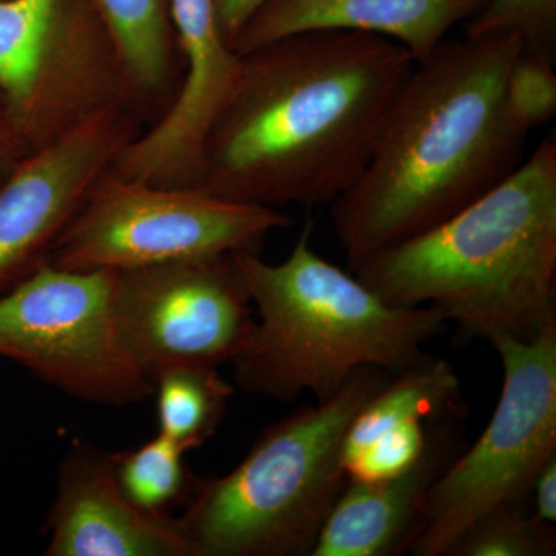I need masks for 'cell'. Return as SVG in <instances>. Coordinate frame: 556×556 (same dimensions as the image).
<instances>
[{
    "label": "cell",
    "mask_w": 556,
    "mask_h": 556,
    "mask_svg": "<svg viewBox=\"0 0 556 556\" xmlns=\"http://www.w3.org/2000/svg\"><path fill=\"white\" fill-rule=\"evenodd\" d=\"M239 56L189 188L273 208L331 206L353 188L416 64L401 43L357 31L302 33Z\"/></svg>",
    "instance_id": "6da1fadb"
},
{
    "label": "cell",
    "mask_w": 556,
    "mask_h": 556,
    "mask_svg": "<svg viewBox=\"0 0 556 556\" xmlns=\"http://www.w3.org/2000/svg\"><path fill=\"white\" fill-rule=\"evenodd\" d=\"M519 51L517 36H466L416 62L367 167L331 204L351 270L481 199L525 161L529 134L504 101Z\"/></svg>",
    "instance_id": "7a4b0ae2"
},
{
    "label": "cell",
    "mask_w": 556,
    "mask_h": 556,
    "mask_svg": "<svg viewBox=\"0 0 556 556\" xmlns=\"http://www.w3.org/2000/svg\"><path fill=\"white\" fill-rule=\"evenodd\" d=\"M394 306H431L460 338L530 342L556 325V141L415 237L351 270Z\"/></svg>",
    "instance_id": "3957f363"
},
{
    "label": "cell",
    "mask_w": 556,
    "mask_h": 556,
    "mask_svg": "<svg viewBox=\"0 0 556 556\" xmlns=\"http://www.w3.org/2000/svg\"><path fill=\"white\" fill-rule=\"evenodd\" d=\"M306 222L291 254L268 263L260 252H236L255 311V327L230 362L233 382L278 402L311 393L325 402L357 369L396 376L430 358L424 345L447 320L431 306L404 308L380 299L353 273L321 257Z\"/></svg>",
    "instance_id": "277c9868"
},
{
    "label": "cell",
    "mask_w": 556,
    "mask_h": 556,
    "mask_svg": "<svg viewBox=\"0 0 556 556\" xmlns=\"http://www.w3.org/2000/svg\"><path fill=\"white\" fill-rule=\"evenodd\" d=\"M391 378L357 369L336 396L265 428L228 473L200 479L177 518L189 556H311L350 479L348 428Z\"/></svg>",
    "instance_id": "5b68a950"
},
{
    "label": "cell",
    "mask_w": 556,
    "mask_h": 556,
    "mask_svg": "<svg viewBox=\"0 0 556 556\" xmlns=\"http://www.w3.org/2000/svg\"><path fill=\"white\" fill-rule=\"evenodd\" d=\"M0 97L30 153L109 110L149 118L94 0H0Z\"/></svg>",
    "instance_id": "8992f818"
},
{
    "label": "cell",
    "mask_w": 556,
    "mask_h": 556,
    "mask_svg": "<svg viewBox=\"0 0 556 556\" xmlns=\"http://www.w3.org/2000/svg\"><path fill=\"white\" fill-rule=\"evenodd\" d=\"M291 225L280 208L149 185L108 169L54 241L47 263L67 270H124L260 252L274 230Z\"/></svg>",
    "instance_id": "52a82bcc"
},
{
    "label": "cell",
    "mask_w": 556,
    "mask_h": 556,
    "mask_svg": "<svg viewBox=\"0 0 556 556\" xmlns=\"http://www.w3.org/2000/svg\"><path fill=\"white\" fill-rule=\"evenodd\" d=\"M495 350L504 372L495 413L431 486L412 555L448 556L479 515L506 504L530 507L533 479L556 455V325Z\"/></svg>",
    "instance_id": "ba28073f"
},
{
    "label": "cell",
    "mask_w": 556,
    "mask_h": 556,
    "mask_svg": "<svg viewBox=\"0 0 556 556\" xmlns=\"http://www.w3.org/2000/svg\"><path fill=\"white\" fill-rule=\"evenodd\" d=\"M0 357L70 396L126 407L152 383L121 343L115 270H67L42 263L0 295Z\"/></svg>",
    "instance_id": "9c48e42d"
},
{
    "label": "cell",
    "mask_w": 556,
    "mask_h": 556,
    "mask_svg": "<svg viewBox=\"0 0 556 556\" xmlns=\"http://www.w3.org/2000/svg\"><path fill=\"white\" fill-rule=\"evenodd\" d=\"M115 317L124 350L150 383L177 365L230 364L255 327L233 254L115 270Z\"/></svg>",
    "instance_id": "30bf717a"
},
{
    "label": "cell",
    "mask_w": 556,
    "mask_h": 556,
    "mask_svg": "<svg viewBox=\"0 0 556 556\" xmlns=\"http://www.w3.org/2000/svg\"><path fill=\"white\" fill-rule=\"evenodd\" d=\"M134 110L113 109L28 153L0 186V292L47 262L91 186L144 130Z\"/></svg>",
    "instance_id": "8fae6325"
},
{
    "label": "cell",
    "mask_w": 556,
    "mask_h": 556,
    "mask_svg": "<svg viewBox=\"0 0 556 556\" xmlns=\"http://www.w3.org/2000/svg\"><path fill=\"white\" fill-rule=\"evenodd\" d=\"M47 556H189L178 519L135 506L110 453L75 441L47 517Z\"/></svg>",
    "instance_id": "7c38bea8"
},
{
    "label": "cell",
    "mask_w": 556,
    "mask_h": 556,
    "mask_svg": "<svg viewBox=\"0 0 556 556\" xmlns=\"http://www.w3.org/2000/svg\"><path fill=\"white\" fill-rule=\"evenodd\" d=\"M467 408L428 424L427 444L415 463L375 481L348 484L311 556H401L419 532L431 486L464 447Z\"/></svg>",
    "instance_id": "4fadbf2b"
},
{
    "label": "cell",
    "mask_w": 556,
    "mask_h": 556,
    "mask_svg": "<svg viewBox=\"0 0 556 556\" xmlns=\"http://www.w3.org/2000/svg\"><path fill=\"white\" fill-rule=\"evenodd\" d=\"M484 0H269L233 39V53L311 31H357L401 43L415 62L471 20Z\"/></svg>",
    "instance_id": "5bb4252c"
},
{
    "label": "cell",
    "mask_w": 556,
    "mask_h": 556,
    "mask_svg": "<svg viewBox=\"0 0 556 556\" xmlns=\"http://www.w3.org/2000/svg\"><path fill=\"white\" fill-rule=\"evenodd\" d=\"M460 408H466V401L455 367L445 358L431 356L393 376L361 408L343 442V467L383 434L431 422Z\"/></svg>",
    "instance_id": "9a60e30c"
},
{
    "label": "cell",
    "mask_w": 556,
    "mask_h": 556,
    "mask_svg": "<svg viewBox=\"0 0 556 556\" xmlns=\"http://www.w3.org/2000/svg\"><path fill=\"white\" fill-rule=\"evenodd\" d=\"M149 116L169 109L177 94L178 53L169 0H94Z\"/></svg>",
    "instance_id": "2e32d148"
},
{
    "label": "cell",
    "mask_w": 556,
    "mask_h": 556,
    "mask_svg": "<svg viewBox=\"0 0 556 556\" xmlns=\"http://www.w3.org/2000/svg\"><path fill=\"white\" fill-rule=\"evenodd\" d=\"M152 396L159 433L189 453L217 433L228 413L233 387L217 367L177 365L152 379Z\"/></svg>",
    "instance_id": "e0dca14e"
},
{
    "label": "cell",
    "mask_w": 556,
    "mask_h": 556,
    "mask_svg": "<svg viewBox=\"0 0 556 556\" xmlns=\"http://www.w3.org/2000/svg\"><path fill=\"white\" fill-rule=\"evenodd\" d=\"M170 21L178 53L185 62L181 91L193 102L217 101L239 67L219 30L215 0H169Z\"/></svg>",
    "instance_id": "ac0fdd59"
},
{
    "label": "cell",
    "mask_w": 556,
    "mask_h": 556,
    "mask_svg": "<svg viewBox=\"0 0 556 556\" xmlns=\"http://www.w3.org/2000/svg\"><path fill=\"white\" fill-rule=\"evenodd\" d=\"M185 456V450L160 433L137 448L110 453L116 479L131 503L163 515H169L177 501L189 503L199 485Z\"/></svg>",
    "instance_id": "d6986e66"
},
{
    "label": "cell",
    "mask_w": 556,
    "mask_h": 556,
    "mask_svg": "<svg viewBox=\"0 0 556 556\" xmlns=\"http://www.w3.org/2000/svg\"><path fill=\"white\" fill-rule=\"evenodd\" d=\"M556 527L530 507L500 506L479 515L464 530L448 556H554Z\"/></svg>",
    "instance_id": "ffe728a7"
},
{
    "label": "cell",
    "mask_w": 556,
    "mask_h": 556,
    "mask_svg": "<svg viewBox=\"0 0 556 556\" xmlns=\"http://www.w3.org/2000/svg\"><path fill=\"white\" fill-rule=\"evenodd\" d=\"M517 36L521 51L556 65V0H484L467 38Z\"/></svg>",
    "instance_id": "44dd1931"
},
{
    "label": "cell",
    "mask_w": 556,
    "mask_h": 556,
    "mask_svg": "<svg viewBox=\"0 0 556 556\" xmlns=\"http://www.w3.org/2000/svg\"><path fill=\"white\" fill-rule=\"evenodd\" d=\"M504 101L511 121L530 134L556 115L555 65L519 51L507 72Z\"/></svg>",
    "instance_id": "7402d4cb"
},
{
    "label": "cell",
    "mask_w": 556,
    "mask_h": 556,
    "mask_svg": "<svg viewBox=\"0 0 556 556\" xmlns=\"http://www.w3.org/2000/svg\"><path fill=\"white\" fill-rule=\"evenodd\" d=\"M530 511L541 521L556 522V455L538 470L530 489Z\"/></svg>",
    "instance_id": "603a6c76"
},
{
    "label": "cell",
    "mask_w": 556,
    "mask_h": 556,
    "mask_svg": "<svg viewBox=\"0 0 556 556\" xmlns=\"http://www.w3.org/2000/svg\"><path fill=\"white\" fill-rule=\"evenodd\" d=\"M28 153L14 127L5 101L0 97V186L11 177Z\"/></svg>",
    "instance_id": "cb8c5ba5"
},
{
    "label": "cell",
    "mask_w": 556,
    "mask_h": 556,
    "mask_svg": "<svg viewBox=\"0 0 556 556\" xmlns=\"http://www.w3.org/2000/svg\"><path fill=\"white\" fill-rule=\"evenodd\" d=\"M268 2L269 0H215L219 30L229 47L252 16Z\"/></svg>",
    "instance_id": "d4e9b609"
}]
</instances>
